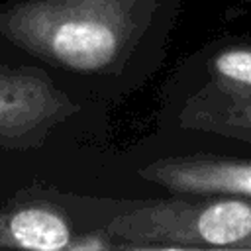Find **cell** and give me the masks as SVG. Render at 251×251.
<instances>
[{"label": "cell", "mask_w": 251, "mask_h": 251, "mask_svg": "<svg viewBox=\"0 0 251 251\" xmlns=\"http://www.w3.org/2000/svg\"><path fill=\"white\" fill-rule=\"evenodd\" d=\"M184 0H0V61L122 100L163 67ZM69 90V88H67Z\"/></svg>", "instance_id": "cell-1"}, {"label": "cell", "mask_w": 251, "mask_h": 251, "mask_svg": "<svg viewBox=\"0 0 251 251\" xmlns=\"http://www.w3.org/2000/svg\"><path fill=\"white\" fill-rule=\"evenodd\" d=\"M106 227L126 251H251V196L173 192L135 202Z\"/></svg>", "instance_id": "cell-2"}, {"label": "cell", "mask_w": 251, "mask_h": 251, "mask_svg": "<svg viewBox=\"0 0 251 251\" xmlns=\"http://www.w3.org/2000/svg\"><path fill=\"white\" fill-rule=\"evenodd\" d=\"M80 112V102L49 71L0 61V151H31Z\"/></svg>", "instance_id": "cell-3"}, {"label": "cell", "mask_w": 251, "mask_h": 251, "mask_svg": "<svg viewBox=\"0 0 251 251\" xmlns=\"http://www.w3.org/2000/svg\"><path fill=\"white\" fill-rule=\"evenodd\" d=\"M76 200L41 182L0 198V249L71 251L82 231L71 212Z\"/></svg>", "instance_id": "cell-4"}, {"label": "cell", "mask_w": 251, "mask_h": 251, "mask_svg": "<svg viewBox=\"0 0 251 251\" xmlns=\"http://www.w3.org/2000/svg\"><path fill=\"white\" fill-rule=\"evenodd\" d=\"M178 126L251 145V96H231L198 86L178 108Z\"/></svg>", "instance_id": "cell-5"}, {"label": "cell", "mask_w": 251, "mask_h": 251, "mask_svg": "<svg viewBox=\"0 0 251 251\" xmlns=\"http://www.w3.org/2000/svg\"><path fill=\"white\" fill-rule=\"evenodd\" d=\"M204 80L200 86L231 94L251 96V41L220 39L206 45L196 55Z\"/></svg>", "instance_id": "cell-6"}]
</instances>
